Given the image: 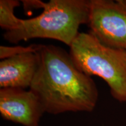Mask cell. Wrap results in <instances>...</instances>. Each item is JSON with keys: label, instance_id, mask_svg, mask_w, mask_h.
Returning <instances> with one entry per match:
<instances>
[{"label": "cell", "instance_id": "6da1fadb", "mask_svg": "<svg viewBox=\"0 0 126 126\" xmlns=\"http://www.w3.org/2000/svg\"><path fill=\"white\" fill-rule=\"evenodd\" d=\"M39 65L29 89L40 99L45 112H91L98 91L94 80L79 68L70 53L53 45H42Z\"/></svg>", "mask_w": 126, "mask_h": 126}, {"label": "cell", "instance_id": "7a4b0ae2", "mask_svg": "<svg viewBox=\"0 0 126 126\" xmlns=\"http://www.w3.org/2000/svg\"><path fill=\"white\" fill-rule=\"evenodd\" d=\"M37 7L43 9L42 14L20 19L16 29L4 33L5 40L17 44L33 38L51 39L70 47L79 33L80 25L88 24V0H50L47 3L37 1Z\"/></svg>", "mask_w": 126, "mask_h": 126}, {"label": "cell", "instance_id": "3957f363", "mask_svg": "<svg viewBox=\"0 0 126 126\" xmlns=\"http://www.w3.org/2000/svg\"><path fill=\"white\" fill-rule=\"evenodd\" d=\"M70 54L85 74L103 79L115 99L126 102V50L103 45L90 33H79Z\"/></svg>", "mask_w": 126, "mask_h": 126}, {"label": "cell", "instance_id": "277c9868", "mask_svg": "<svg viewBox=\"0 0 126 126\" xmlns=\"http://www.w3.org/2000/svg\"><path fill=\"white\" fill-rule=\"evenodd\" d=\"M88 25L103 45L126 50V0H90Z\"/></svg>", "mask_w": 126, "mask_h": 126}, {"label": "cell", "instance_id": "5b68a950", "mask_svg": "<svg viewBox=\"0 0 126 126\" xmlns=\"http://www.w3.org/2000/svg\"><path fill=\"white\" fill-rule=\"evenodd\" d=\"M0 113L7 120L24 126H39L45 110L31 90L8 88L0 90Z\"/></svg>", "mask_w": 126, "mask_h": 126}, {"label": "cell", "instance_id": "8992f818", "mask_svg": "<svg viewBox=\"0 0 126 126\" xmlns=\"http://www.w3.org/2000/svg\"><path fill=\"white\" fill-rule=\"evenodd\" d=\"M39 65L37 51H29L2 60L0 62V88H30Z\"/></svg>", "mask_w": 126, "mask_h": 126}, {"label": "cell", "instance_id": "52a82bcc", "mask_svg": "<svg viewBox=\"0 0 126 126\" xmlns=\"http://www.w3.org/2000/svg\"><path fill=\"white\" fill-rule=\"evenodd\" d=\"M19 5L16 0L0 1V26L5 32L14 31L19 24L20 19L14 15V9Z\"/></svg>", "mask_w": 126, "mask_h": 126}, {"label": "cell", "instance_id": "ba28073f", "mask_svg": "<svg viewBox=\"0 0 126 126\" xmlns=\"http://www.w3.org/2000/svg\"><path fill=\"white\" fill-rule=\"evenodd\" d=\"M40 46L41 45H32L26 47L20 46L14 47L1 46H0V59L4 60L10 57L26 53V52H36L39 50Z\"/></svg>", "mask_w": 126, "mask_h": 126}]
</instances>
